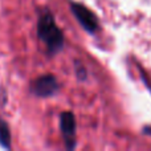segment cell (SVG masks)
<instances>
[{
	"label": "cell",
	"mask_w": 151,
	"mask_h": 151,
	"mask_svg": "<svg viewBox=\"0 0 151 151\" xmlns=\"http://www.w3.org/2000/svg\"><path fill=\"white\" fill-rule=\"evenodd\" d=\"M37 35H39V39L45 44L50 55L57 53L63 48V32L57 27L55 17L50 15V12H44L40 15L39 21H37Z\"/></svg>",
	"instance_id": "6da1fadb"
},
{
	"label": "cell",
	"mask_w": 151,
	"mask_h": 151,
	"mask_svg": "<svg viewBox=\"0 0 151 151\" xmlns=\"http://www.w3.org/2000/svg\"><path fill=\"white\" fill-rule=\"evenodd\" d=\"M31 90L37 97H50L58 90V81L53 74H44L37 77L31 83Z\"/></svg>",
	"instance_id": "7a4b0ae2"
},
{
	"label": "cell",
	"mask_w": 151,
	"mask_h": 151,
	"mask_svg": "<svg viewBox=\"0 0 151 151\" xmlns=\"http://www.w3.org/2000/svg\"><path fill=\"white\" fill-rule=\"evenodd\" d=\"M72 12L74 13L76 19L80 21V24L88 32L94 33L98 29V20L94 16V13L90 9H88L85 5L78 4V3H73L72 4Z\"/></svg>",
	"instance_id": "3957f363"
},
{
	"label": "cell",
	"mask_w": 151,
	"mask_h": 151,
	"mask_svg": "<svg viewBox=\"0 0 151 151\" xmlns=\"http://www.w3.org/2000/svg\"><path fill=\"white\" fill-rule=\"evenodd\" d=\"M60 126L63 133L65 146L68 149H73L76 146V118L72 113L65 111L60 117Z\"/></svg>",
	"instance_id": "277c9868"
},
{
	"label": "cell",
	"mask_w": 151,
	"mask_h": 151,
	"mask_svg": "<svg viewBox=\"0 0 151 151\" xmlns=\"http://www.w3.org/2000/svg\"><path fill=\"white\" fill-rule=\"evenodd\" d=\"M0 145L4 149H11V131L5 121L0 118Z\"/></svg>",
	"instance_id": "5b68a950"
}]
</instances>
